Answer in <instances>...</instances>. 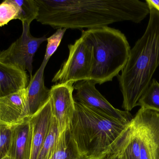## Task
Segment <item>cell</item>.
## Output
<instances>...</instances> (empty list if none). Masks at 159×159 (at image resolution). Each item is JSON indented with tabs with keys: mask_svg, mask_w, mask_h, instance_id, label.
I'll use <instances>...</instances> for the list:
<instances>
[{
	"mask_svg": "<svg viewBox=\"0 0 159 159\" xmlns=\"http://www.w3.org/2000/svg\"><path fill=\"white\" fill-rule=\"evenodd\" d=\"M22 34L5 50L0 51V61L28 71L33 76L34 57L42 43L47 40L45 35L33 36L30 31V24L22 23Z\"/></svg>",
	"mask_w": 159,
	"mask_h": 159,
	"instance_id": "cell-6",
	"label": "cell"
},
{
	"mask_svg": "<svg viewBox=\"0 0 159 159\" xmlns=\"http://www.w3.org/2000/svg\"><path fill=\"white\" fill-rule=\"evenodd\" d=\"M149 7L145 32L130 49L127 63L117 76L123 96L122 107L129 112L138 106L159 66V12Z\"/></svg>",
	"mask_w": 159,
	"mask_h": 159,
	"instance_id": "cell-2",
	"label": "cell"
},
{
	"mask_svg": "<svg viewBox=\"0 0 159 159\" xmlns=\"http://www.w3.org/2000/svg\"><path fill=\"white\" fill-rule=\"evenodd\" d=\"M13 127L0 122V159H2L8 154L12 138Z\"/></svg>",
	"mask_w": 159,
	"mask_h": 159,
	"instance_id": "cell-21",
	"label": "cell"
},
{
	"mask_svg": "<svg viewBox=\"0 0 159 159\" xmlns=\"http://www.w3.org/2000/svg\"><path fill=\"white\" fill-rule=\"evenodd\" d=\"M145 2L149 6L154 7L159 12V0H146Z\"/></svg>",
	"mask_w": 159,
	"mask_h": 159,
	"instance_id": "cell-22",
	"label": "cell"
},
{
	"mask_svg": "<svg viewBox=\"0 0 159 159\" xmlns=\"http://www.w3.org/2000/svg\"><path fill=\"white\" fill-rule=\"evenodd\" d=\"M51 159H84L72 137L70 129L60 134L57 150Z\"/></svg>",
	"mask_w": 159,
	"mask_h": 159,
	"instance_id": "cell-15",
	"label": "cell"
},
{
	"mask_svg": "<svg viewBox=\"0 0 159 159\" xmlns=\"http://www.w3.org/2000/svg\"><path fill=\"white\" fill-rule=\"evenodd\" d=\"M2 159H12L10 157H8V156H6L5 157H4Z\"/></svg>",
	"mask_w": 159,
	"mask_h": 159,
	"instance_id": "cell-24",
	"label": "cell"
},
{
	"mask_svg": "<svg viewBox=\"0 0 159 159\" xmlns=\"http://www.w3.org/2000/svg\"><path fill=\"white\" fill-rule=\"evenodd\" d=\"M17 7L18 13L16 19H19L22 23L30 24L36 19L38 14V5L35 0H13Z\"/></svg>",
	"mask_w": 159,
	"mask_h": 159,
	"instance_id": "cell-18",
	"label": "cell"
},
{
	"mask_svg": "<svg viewBox=\"0 0 159 159\" xmlns=\"http://www.w3.org/2000/svg\"><path fill=\"white\" fill-rule=\"evenodd\" d=\"M105 159H116V158L112 155H110V156H108V157H107Z\"/></svg>",
	"mask_w": 159,
	"mask_h": 159,
	"instance_id": "cell-23",
	"label": "cell"
},
{
	"mask_svg": "<svg viewBox=\"0 0 159 159\" xmlns=\"http://www.w3.org/2000/svg\"><path fill=\"white\" fill-rule=\"evenodd\" d=\"M138 106L159 113V83L153 79L138 101Z\"/></svg>",
	"mask_w": 159,
	"mask_h": 159,
	"instance_id": "cell-17",
	"label": "cell"
},
{
	"mask_svg": "<svg viewBox=\"0 0 159 159\" xmlns=\"http://www.w3.org/2000/svg\"><path fill=\"white\" fill-rule=\"evenodd\" d=\"M74 83H57L50 89L53 116L58 126L60 134L70 129L75 110L74 98Z\"/></svg>",
	"mask_w": 159,
	"mask_h": 159,
	"instance_id": "cell-9",
	"label": "cell"
},
{
	"mask_svg": "<svg viewBox=\"0 0 159 159\" xmlns=\"http://www.w3.org/2000/svg\"><path fill=\"white\" fill-rule=\"evenodd\" d=\"M17 13V7L13 0H6L0 3V27L16 20Z\"/></svg>",
	"mask_w": 159,
	"mask_h": 159,
	"instance_id": "cell-20",
	"label": "cell"
},
{
	"mask_svg": "<svg viewBox=\"0 0 159 159\" xmlns=\"http://www.w3.org/2000/svg\"><path fill=\"white\" fill-rule=\"evenodd\" d=\"M47 63L42 62L34 75L30 77L28 90L29 117L34 115L50 99V89L44 84V72Z\"/></svg>",
	"mask_w": 159,
	"mask_h": 159,
	"instance_id": "cell-13",
	"label": "cell"
},
{
	"mask_svg": "<svg viewBox=\"0 0 159 159\" xmlns=\"http://www.w3.org/2000/svg\"><path fill=\"white\" fill-rule=\"evenodd\" d=\"M95 85L91 80L75 83L74 86L76 91L74 96L75 101L109 117L130 122L133 117L130 112L115 108L98 91Z\"/></svg>",
	"mask_w": 159,
	"mask_h": 159,
	"instance_id": "cell-8",
	"label": "cell"
},
{
	"mask_svg": "<svg viewBox=\"0 0 159 159\" xmlns=\"http://www.w3.org/2000/svg\"><path fill=\"white\" fill-rule=\"evenodd\" d=\"M51 100L30 117L32 127V148L30 159H37L43 143L49 132L53 119Z\"/></svg>",
	"mask_w": 159,
	"mask_h": 159,
	"instance_id": "cell-11",
	"label": "cell"
},
{
	"mask_svg": "<svg viewBox=\"0 0 159 159\" xmlns=\"http://www.w3.org/2000/svg\"><path fill=\"white\" fill-rule=\"evenodd\" d=\"M29 117L27 87L0 97V122L13 127Z\"/></svg>",
	"mask_w": 159,
	"mask_h": 159,
	"instance_id": "cell-10",
	"label": "cell"
},
{
	"mask_svg": "<svg viewBox=\"0 0 159 159\" xmlns=\"http://www.w3.org/2000/svg\"><path fill=\"white\" fill-rule=\"evenodd\" d=\"M132 121L141 139L140 159H159V113L141 107Z\"/></svg>",
	"mask_w": 159,
	"mask_h": 159,
	"instance_id": "cell-7",
	"label": "cell"
},
{
	"mask_svg": "<svg viewBox=\"0 0 159 159\" xmlns=\"http://www.w3.org/2000/svg\"><path fill=\"white\" fill-rule=\"evenodd\" d=\"M32 127L30 117L12 127V138L7 156L12 159H30Z\"/></svg>",
	"mask_w": 159,
	"mask_h": 159,
	"instance_id": "cell-12",
	"label": "cell"
},
{
	"mask_svg": "<svg viewBox=\"0 0 159 159\" xmlns=\"http://www.w3.org/2000/svg\"><path fill=\"white\" fill-rule=\"evenodd\" d=\"M70 131L84 159H105L129 123L112 118L75 101Z\"/></svg>",
	"mask_w": 159,
	"mask_h": 159,
	"instance_id": "cell-3",
	"label": "cell"
},
{
	"mask_svg": "<svg viewBox=\"0 0 159 159\" xmlns=\"http://www.w3.org/2000/svg\"><path fill=\"white\" fill-rule=\"evenodd\" d=\"M67 30L65 28L58 29L56 32L47 38V46L43 62L48 63L52 55L57 51L58 47L60 44Z\"/></svg>",
	"mask_w": 159,
	"mask_h": 159,
	"instance_id": "cell-19",
	"label": "cell"
},
{
	"mask_svg": "<svg viewBox=\"0 0 159 159\" xmlns=\"http://www.w3.org/2000/svg\"><path fill=\"white\" fill-rule=\"evenodd\" d=\"M93 48L90 80L102 85L113 80L124 69L130 46L124 34L108 26L81 30Z\"/></svg>",
	"mask_w": 159,
	"mask_h": 159,
	"instance_id": "cell-4",
	"label": "cell"
},
{
	"mask_svg": "<svg viewBox=\"0 0 159 159\" xmlns=\"http://www.w3.org/2000/svg\"><path fill=\"white\" fill-rule=\"evenodd\" d=\"M69 55L56 73L52 82L64 83L90 80L93 64V48L85 35L81 33L74 44L68 45Z\"/></svg>",
	"mask_w": 159,
	"mask_h": 159,
	"instance_id": "cell-5",
	"label": "cell"
},
{
	"mask_svg": "<svg viewBox=\"0 0 159 159\" xmlns=\"http://www.w3.org/2000/svg\"><path fill=\"white\" fill-rule=\"evenodd\" d=\"M36 20L55 29L88 30L120 21L139 23L150 14L146 2L139 0H35Z\"/></svg>",
	"mask_w": 159,
	"mask_h": 159,
	"instance_id": "cell-1",
	"label": "cell"
},
{
	"mask_svg": "<svg viewBox=\"0 0 159 159\" xmlns=\"http://www.w3.org/2000/svg\"><path fill=\"white\" fill-rule=\"evenodd\" d=\"M59 136L57 123L53 117L49 132L41 147L37 159H52L57 150Z\"/></svg>",
	"mask_w": 159,
	"mask_h": 159,
	"instance_id": "cell-16",
	"label": "cell"
},
{
	"mask_svg": "<svg viewBox=\"0 0 159 159\" xmlns=\"http://www.w3.org/2000/svg\"><path fill=\"white\" fill-rule=\"evenodd\" d=\"M28 85L26 71L0 61V97L27 87Z\"/></svg>",
	"mask_w": 159,
	"mask_h": 159,
	"instance_id": "cell-14",
	"label": "cell"
}]
</instances>
